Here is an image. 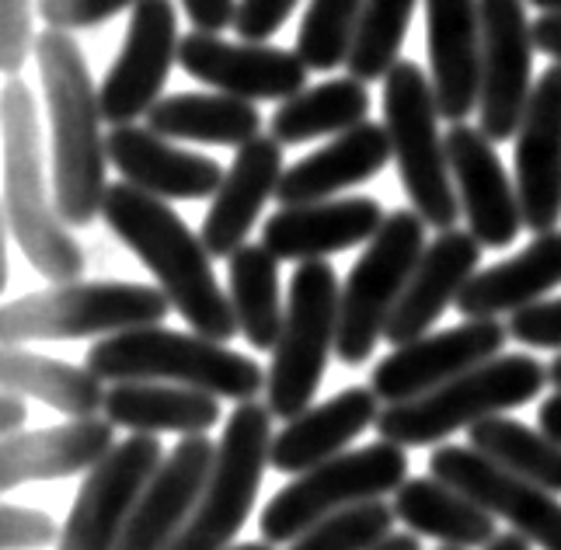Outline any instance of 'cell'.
<instances>
[{
  "label": "cell",
  "mask_w": 561,
  "mask_h": 550,
  "mask_svg": "<svg viewBox=\"0 0 561 550\" xmlns=\"http://www.w3.org/2000/svg\"><path fill=\"white\" fill-rule=\"evenodd\" d=\"M102 220L150 268L161 293L196 335L213 342L241 335L230 293H224L213 275V254L164 199L129 182L108 185Z\"/></svg>",
  "instance_id": "obj_1"
},
{
  "label": "cell",
  "mask_w": 561,
  "mask_h": 550,
  "mask_svg": "<svg viewBox=\"0 0 561 550\" xmlns=\"http://www.w3.org/2000/svg\"><path fill=\"white\" fill-rule=\"evenodd\" d=\"M38 77L53 133V195L67 227H88L102 216L108 182V136H102V98L94 91L84 53L70 32L46 28L35 38Z\"/></svg>",
  "instance_id": "obj_2"
},
{
  "label": "cell",
  "mask_w": 561,
  "mask_h": 550,
  "mask_svg": "<svg viewBox=\"0 0 561 550\" xmlns=\"http://www.w3.org/2000/svg\"><path fill=\"white\" fill-rule=\"evenodd\" d=\"M35 94L14 77L4 84V224L32 268L53 286L81 283L84 251L70 238L43 171Z\"/></svg>",
  "instance_id": "obj_3"
},
{
  "label": "cell",
  "mask_w": 561,
  "mask_h": 550,
  "mask_svg": "<svg viewBox=\"0 0 561 550\" xmlns=\"http://www.w3.org/2000/svg\"><path fill=\"white\" fill-rule=\"evenodd\" d=\"M88 369L99 373L105 383L126 380H153V383H179L220 401H259L268 387V373L244 356L206 335H185L161 324L119 331V335L99 339L88 348Z\"/></svg>",
  "instance_id": "obj_4"
},
{
  "label": "cell",
  "mask_w": 561,
  "mask_h": 550,
  "mask_svg": "<svg viewBox=\"0 0 561 550\" xmlns=\"http://www.w3.org/2000/svg\"><path fill=\"white\" fill-rule=\"evenodd\" d=\"M545 387L548 366H540V359L527 352L495 356L415 401L387 404L377 419V432L380 439L398 446H436L460 428L530 404Z\"/></svg>",
  "instance_id": "obj_5"
},
{
  "label": "cell",
  "mask_w": 561,
  "mask_h": 550,
  "mask_svg": "<svg viewBox=\"0 0 561 550\" xmlns=\"http://www.w3.org/2000/svg\"><path fill=\"white\" fill-rule=\"evenodd\" d=\"M171 300L161 286L144 283H64L43 293L18 297L0 313L4 348L25 342H70L94 335H119L150 328L168 318Z\"/></svg>",
  "instance_id": "obj_6"
},
{
  "label": "cell",
  "mask_w": 561,
  "mask_h": 550,
  "mask_svg": "<svg viewBox=\"0 0 561 550\" xmlns=\"http://www.w3.org/2000/svg\"><path fill=\"white\" fill-rule=\"evenodd\" d=\"M436 123L439 102L433 77L412 60L394 64L383 77V129L391 136L401 185L425 224L450 230L463 209L450 174L447 136H439Z\"/></svg>",
  "instance_id": "obj_7"
},
{
  "label": "cell",
  "mask_w": 561,
  "mask_h": 550,
  "mask_svg": "<svg viewBox=\"0 0 561 550\" xmlns=\"http://www.w3.org/2000/svg\"><path fill=\"white\" fill-rule=\"evenodd\" d=\"M409 481V454L398 443L377 439L363 449H350L335 460L304 470L286 488H279L262 508V540L289 547L321 519L345 508L377 502Z\"/></svg>",
  "instance_id": "obj_8"
},
{
  "label": "cell",
  "mask_w": 561,
  "mask_h": 550,
  "mask_svg": "<svg viewBox=\"0 0 561 550\" xmlns=\"http://www.w3.org/2000/svg\"><path fill=\"white\" fill-rule=\"evenodd\" d=\"M339 303L342 286L335 268L324 259L300 262L289 279L286 321L268 366L265 404L273 408V415L289 422L314 404L339 342Z\"/></svg>",
  "instance_id": "obj_9"
},
{
  "label": "cell",
  "mask_w": 561,
  "mask_h": 550,
  "mask_svg": "<svg viewBox=\"0 0 561 550\" xmlns=\"http://www.w3.org/2000/svg\"><path fill=\"white\" fill-rule=\"evenodd\" d=\"M425 251V220L415 209L387 213L377 238L366 244L339 303V342L335 356L345 366H363L383 339L391 313L401 303L412 272Z\"/></svg>",
  "instance_id": "obj_10"
},
{
  "label": "cell",
  "mask_w": 561,
  "mask_h": 550,
  "mask_svg": "<svg viewBox=\"0 0 561 550\" xmlns=\"http://www.w3.org/2000/svg\"><path fill=\"white\" fill-rule=\"evenodd\" d=\"M273 408L244 401L227 419L196 516L168 550H227L255 508L273 449Z\"/></svg>",
  "instance_id": "obj_11"
},
{
  "label": "cell",
  "mask_w": 561,
  "mask_h": 550,
  "mask_svg": "<svg viewBox=\"0 0 561 550\" xmlns=\"http://www.w3.org/2000/svg\"><path fill=\"white\" fill-rule=\"evenodd\" d=\"M161 460V439L147 432H133L123 443H115L112 454L88 470L56 550H119L133 505Z\"/></svg>",
  "instance_id": "obj_12"
},
{
  "label": "cell",
  "mask_w": 561,
  "mask_h": 550,
  "mask_svg": "<svg viewBox=\"0 0 561 550\" xmlns=\"http://www.w3.org/2000/svg\"><path fill=\"white\" fill-rule=\"evenodd\" d=\"M527 0H481V133L492 144L516 140L527 102L534 94V25Z\"/></svg>",
  "instance_id": "obj_13"
},
{
  "label": "cell",
  "mask_w": 561,
  "mask_h": 550,
  "mask_svg": "<svg viewBox=\"0 0 561 550\" xmlns=\"http://www.w3.org/2000/svg\"><path fill=\"white\" fill-rule=\"evenodd\" d=\"M179 11L171 0H140L133 8L123 49L99 88L102 115L112 126H129L161 102L171 67L179 64Z\"/></svg>",
  "instance_id": "obj_14"
},
{
  "label": "cell",
  "mask_w": 561,
  "mask_h": 550,
  "mask_svg": "<svg viewBox=\"0 0 561 550\" xmlns=\"http://www.w3.org/2000/svg\"><path fill=\"white\" fill-rule=\"evenodd\" d=\"M510 339V328L495 318H474L447 331H433L409 345H398L391 356L374 366L370 387L380 404H404L430 390L457 380L481 363L502 356V345Z\"/></svg>",
  "instance_id": "obj_15"
},
{
  "label": "cell",
  "mask_w": 561,
  "mask_h": 550,
  "mask_svg": "<svg viewBox=\"0 0 561 550\" xmlns=\"http://www.w3.org/2000/svg\"><path fill=\"white\" fill-rule=\"evenodd\" d=\"M430 474L485 505L495 519H506L513 534L540 550H561V502L548 488L510 474L474 446H436Z\"/></svg>",
  "instance_id": "obj_16"
},
{
  "label": "cell",
  "mask_w": 561,
  "mask_h": 550,
  "mask_svg": "<svg viewBox=\"0 0 561 550\" xmlns=\"http://www.w3.org/2000/svg\"><path fill=\"white\" fill-rule=\"evenodd\" d=\"M179 67L199 84L244 98V102H286L307 84V64L297 49L289 53L265 43H227L209 32L182 35Z\"/></svg>",
  "instance_id": "obj_17"
},
{
  "label": "cell",
  "mask_w": 561,
  "mask_h": 550,
  "mask_svg": "<svg viewBox=\"0 0 561 550\" xmlns=\"http://www.w3.org/2000/svg\"><path fill=\"white\" fill-rule=\"evenodd\" d=\"M217 446L209 436H182L140 491L119 550H168L196 516Z\"/></svg>",
  "instance_id": "obj_18"
},
{
  "label": "cell",
  "mask_w": 561,
  "mask_h": 550,
  "mask_svg": "<svg viewBox=\"0 0 561 550\" xmlns=\"http://www.w3.org/2000/svg\"><path fill=\"white\" fill-rule=\"evenodd\" d=\"M447 157L468 230L481 248H510L527 224L519 209V192L502 168L495 144L481 129L454 123L447 133Z\"/></svg>",
  "instance_id": "obj_19"
},
{
  "label": "cell",
  "mask_w": 561,
  "mask_h": 550,
  "mask_svg": "<svg viewBox=\"0 0 561 550\" xmlns=\"http://www.w3.org/2000/svg\"><path fill=\"white\" fill-rule=\"evenodd\" d=\"M516 192L524 224L534 233L558 230L561 220V64L534 84L516 133Z\"/></svg>",
  "instance_id": "obj_20"
},
{
  "label": "cell",
  "mask_w": 561,
  "mask_h": 550,
  "mask_svg": "<svg viewBox=\"0 0 561 550\" xmlns=\"http://www.w3.org/2000/svg\"><path fill=\"white\" fill-rule=\"evenodd\" d=\"M108 161L112 168H119L123 182L158 195L164 203L213 199L227 174L224 164H217L213 157L182 150L179 144L164 140L161 133L144 129L137 123L112 126Z\"/></svg>",
  "instance_id": "obj_21"
},
{
  "label": "cell",
  "mask_w": 561,
  "mask_h": 550,
  "mask_svg": "<svg viewBox=\"0 0 561 550\" xmlns=\"http://www.w3.org/2000/svg\"><path fill=\"white\" fill-rule=\"evenodd\" d=\"M387 213L370 195L283 206L262 224V244L279 262H318L335 251L370 244Z\"/></svg>",
  "instance_id": "obj_22"
},
{
  "label": "cell",
  "mask_w": 561,
  "mask_h": 550,
  "mask_svg": "<svg viewBox=\"0 0 561 550\" xmlns=\"http://www.w3.org/2000/svg\"><path fill=\"white\" fill-rule=\"evenodd\" d=\"M425 46L439 115L463 123L481 94V0H425Z\"/></svg>",
  "instance_id": "obj_23"
},
{
  "label": "cell",
  "mask_w": 561,
  "mask_h": 550,
  "mask_svg": "<svg viewBox=\"0 0 561 550\" xmlns=\"http://www.w3.org/2000/svg\"><path fill=\"white\" fill-rule=\"evenodd\" d=\"M283 171V144L276 136H255V140L238 147L234 164L227 168L224 185L213 195L199 233L213 259H230L244 248L265 203L276 199Z\"/></svg>",
  "instance_id": "obj_24"
},
{
  "label": "cell",
  "mask_w": 561,
  "mask_h": 550,
  "mask_svg": "<svg viewBox=\"0 0 561 550\" xmlns=\"http://www.w3.org/2000/svg\"><path fill=\"white\" fill-rule=\"evenodd\" d=\"M478 262H481V241L471 230H457V227L439 230L436 241L425 244L409 286L401 293V303L391 313V324H387L383 339L398 348L430 335L439 313L450 303H457L460 289L471 283Z\"/></svg>",
  "instance_id": "obj_25"
},
{
  "label": "cell",
  "mask_w": 561,
  "mask_h": 550,
  "mask_svg": "<svg viewBox=\"0 0 561 550\" xmlns=\"http://www.w3.org/2000/svg\"><path fill=\"white\" fill-rule=\"evenodd\" d=\"M380 411L383 408L374 387H345L342 394L311 404L297 419H289L283 432H276L273 449H268V467L297 478L324 460L350 454V446L363 432L377 425Z\"/></svg>",
  "instance_id": "obj_26"
},
{
  "label": "cell",
  "mask_w": 561,
  "mask_h": 550,
  "mask_svg": "<svg viewBox=\"0 0 561 550\" xmlns=\"http://www.w3.org/2000/svg\"><path fill=\"white\" fill-rule=\"evenodd\" d=\"M115 449L108 419H70L67 425L18 432L0 443V488L14 491L32 481H56L99 467Z\"/></svg>",
  "instance_id": "obj_27"
},
{
  "label": "cell",
  "mask_w": 561,
  "mask_h": 550,
  "mask_svg": "<svg viewBox=\"0 0 561 550\" xmlns=\"http://www.w3.org/2000/svg\"><path fill=\"white\" fill-rule=\"evenodd\" d=\"M394 157L391 136L380 123H359L356 129L342 133L328 147L307 153L304 161L289 164L283 171V182L276 188V199L283 206H304V203H324L335 192L363 185L377 179Z\"/></svg>",
  "instance_id": "obj_28"
},
{
  "label": "cell",
  "mask_w": 561,
  "mask_h": 550,
  "mask_svg": "<svg viewBox=\"0 0 561 550\" xmlns=\"http://www.w3.org/2000/svg\"><path fill=\"white\" fill-rule=\"evenodd\" d=\"M558 286H561V230H548L537 233L513 259L474 272L471 283L460 289L457 310L468 321L499 318V313H516L537 300H545Z\"/></svg>",
  "instance_id": "obj_29"
},
{
  "label": "cell",
  "mask_w": 561,
  "mask_h": 550,
  "mask_svg": "<svg viewBox=\"0 0 561 550\" xmlns=\"http://www.w3.org/2000/svg\"><path fill=\"white\" fill-rule=\"evenodd\" d=\"M105 419L126 432H175V436H206L220 422V398L179 383L126 380L112 383L105 394Z\"/></svg>",
  "instance_id": "obj_30"
},
{
  "label": "cell",
  "mask_w": 561,
  "mask_h": 550,
  "mask_svg": "<svg viewBox=\"0 0 561 550\" xmlns=\"http://www.w3.org/2000/svg\"><path fill=\"white\" fill-rule=\"evenodd\" d=\"M398 519L419 537H433L443 547H481L485 550L495 537V516L485 505H478L471 495L450 488L433 474L409 478L394 491Z\"/></svg>",
  "instance_id": "obj_31"
},
{
  "label": "cell",
  "mask_w": 561,
  "mask_h": 550,
  "mask_svg": "<svg viewBox=\"0 0 561 550\" xmlns=\"http://www.w3.org/2000/svg\"><path fill=\"white\" fill-rule=\"evenodd\" d=\"M147 129L164 140L244 147L262 136V112L234 94H168L147 112Z\"/></svg>",
  "instance_id": "obj_32"
},
{
  "label": "cell",
  "mask_w": 561,
  "mask_h": 550,
  "mask_svg": "<svg viewBox=\"0 0 561 550\" xmlns=\"http://www.w3.org/2000/svg\"><path fill=\"white\" fill-rule=\"evenodd\" d=\"M0 380H4V390L43 401L67 419H94L99 411H105L108 390L99 373H91L88 366L38 356V352H28L22 345L4 348Z\"/></svg>",
  "instance_id": "obj_33"
},
{
  "label": "cell",
  "mask_w": 561,
  "mask_h": 550,
  "mask_svg": "<svg viewBox=\"0 0 561 550\" xmlns=\"http://www.w3.org/2000/svg\"><path fill=\"white\" fill-rule=\"evenodd\" d=\"M227 293L251 348L273 352L286 321L279 297V259L265 244H244L227 259Z\"/></svg>",
  "instance_id": "obj_34"
},
{
  "label": "cell",
  "mask_w": 561,
  "mask_h": 550,
  "mask_svg": "<svg viewBox=\"0 0 561 550\" xmlns=\"http://www.w3.org/2000/svg\"><path fill=\"white\" fill-rule=\"evenodd\" d=\"M366 112H370L366 84L356 77H339L279 102L268 119V136H276L283 147L318 140V136H342L366 123Z\"/></svg>",
  "instance_id": "obj_35"
},
{
  "label": "cell",
  "mask_w": 561,
  "mask_h": 550,
  "mask_svg": "<svg viewBox=\"0 0 561 550\" xmlns=\"http://www.w3.org/2000/svg\"><path fill=\"white\" fill-rule=\"evenodd\" d=\"M468 443L510 474L548 488L551 495L561 491V443L548 432H537L510 415H492L468 428Z\"/></svg>",
  "instance_id": "obj_36"
},
{
  "label": "cell",
  "mask_w": 561,
  "mask_h": 550,
  "mask_svg": "<svg viewBox=\"0 0 561 550\" xmlns=\"http://www.w3.org/2000/svg\"><path fill=\"white\" fill-rule=\"evenodd\" d=\"M412 14H415V0H366L353 53L345 60L350 77H356L363 84L383 81L391 67L401 64L398 56L404 35H409Z\"/></svg>",
  "instance_id": "obj_37"
},
{
  "label": "cell",
  "mask_w": 561,
  "mask_h": 550,
  "mask_svg": "<svg viewBox=\"0 0 561 550\" xmlns=\"http://www.w3.org/2000/svg\"><path fill=\"white\" fill-rule=\"evenodd\" d=\"M363 4L366 0H311L297 32V56L307 70H335L350 60Z\"/></svg>",
  "instance_id": "obj_38"
},
{
  "label": "cell",
  "mask_w": 561,
  "mask_h": 550,
  "mask_svg": "<svg viewBox=\"0 0 561 550\" xmlns=\"http://www.w3.org/2000/svg\"><path fill=\"white\" fill-rule=\"evenodd\" d=\"M398 513L383 499L363 502L321 519L307 534H300L286 550H374L383 537L394 534Z\"/></svg>",
  "instance_id": "obj_39"
},
{
  "label": "cell",
  "mask_w": 561,
  "mask_h": 550,
  "mask_svg": "<svg viewBox=\"0 0 561 550\" xmlns=\"http://www.w3.org/2000/svg\"><path fill=\"white\" fill-rule=\"evenodd\" d=\"M60 529L49 513H38L28 505L0 508V550H43L60 543Z\"/></svg>",
  "instance_id": "obj_40"
},
{
  "label": "cell",
  "mask_w": 561,
  "mask_h": 550,
  "mask_svg": "<svg viewBox=\"0 0 561 550\" xmlns=\"http://www.w3.org/2000/svg\"><path fill=\"white\" fill-rule=\"evenodd\" d=\"M35 53L32 0H0V67L14 77Z\"/></svg>",
  "instance_id": "obj_41"
},
{
  "label": "cell",
  "mask_w": 561,
  "mask_h": 550,
  "mask_svg": "<svg viewBox=\"0 0 561 550\" xmlns=\"http://www.w3.org/2000/svg\"><path fill=\"white\" fill-rule=\"evenodd\" d=\"M140 0H38V14L49 28L81 32L108 22L126 8H137Z\"/></svg>",
  "instance_id": "obj_42"
},
{
  "label": "cell",
  "mask_w": 561,
  "mask_h": 550,
  "mask_svg": "<svg viewBox=\"0 0 561 550\" xmlns=\"http://www.w3.org/2000/svg\"><path fill=\"white\" fill-rule=\"evenodd\" d=\"M510 339L530 348H558L561 352V297L537 300L510 318Z\"/></svg>",
  "instance_id": "obj_43"
},
{
  "label": "cell",
  "mask_w": 561,
  "mask_h": 550,
  "mask_svg": "<svg viewBox=\"0 0 561 550\" xmlns=\"http://www.w3.org/2000/svg\"><path fill=\"white\" fill-rule=\"evenodd\" d=\"M297 8V0H238L234 32L241 43H265L268 35H276L289 11Z\"/></svg>",
  "instance_id": "obj_44"
},
{
  "label": "cell",
  "mask_w": 561,
  "mask_h": 550,
  "mask_svg": "<svg viewBox=\"0 0 561 550\" xmlns=\"http://www.w3.org/2000/svg\"><path fill=\"white\" fill-rule=\"evenodd\" d=\"M188 22L196 32L220 35L224 28L234 25L238 18V0H182Z\"/></svg>",
  "instance_id": "obj_45"
},
{
  "label": "cell",
  "mask_w": 561,
  "mask_h": 550,
  "mask_svg": "<svg viewBox=\"0 0 561 550\" xmlns=\"http://www.w3.org/2000/svg\"><path fill=\"white\" fill-rule=\"evenodd\" d=\"M534 46L561 64V14H540L534 22Z\"/></svg>",
  "instance_id": "obj_46"
},
{
  "label": "cell",
  "mask_w": 561,
  "mask_h": 550,
  "mask_svg": "<svg viewBox=\"0 0 561 550\" xmlns=\"http://www.w3.org/2000/svg\"><path fill=\"white\" fill-rule=\"evenodd\" d=\"M25 422H28L25 398L14 394V390H4V401H0V432L4 436H18V432H25Z\"/></svg>",
  "instance_id": "obj_47"
},
{
  "label": "cell",
  "mask_w": 561,
  "mask_h": 550,
  "mask_svg": "<svg viewBox=\"0 0 561 550\" xmlns=\"http://www.w3.org/2000/svg\"><path fill=\"white\" fill-rule=\"evenodd\" d=\"M537 422H540V432H548L554 443H561V390L537 408Z\"/></svg>",
  "instance_id": "obj_48"
},
{
  "label": "cell",
  "mask_w": 561,
  "mask_h": 550,
  "mask_svg": "<svg viewBox=\"0 0 561 550\" xmlns=\"http://www.w3.org/2000/svg\"><path fill=\"white\" fill-rule=\"evenodd\" d=\"M374 550H422V543H419V534H391V537H383Z\"/></svg>",
  "instance_id": "obj_49"
},
{
  "label": "cell",
  "mask_w": 561,
  "mask_h": 550,
  "mask_svg": "<svg viewBox=\"0 0 561 550\" xmlns=\"http://www.w3.org/2000/svg\"><path fill=\"white\" fill-rule=\"evenodd\" d=\"M485 550H534V543H530L527 537H519V534H513V529H510V534H499Z\"/></svg>",
  "instance_id": "obj_50"
},
{
  "label": "cell",
  "mask_w": 561,
  "mask_h": 550,
  "mask_svg": "<svg viewBox=\"0 0 561 550\" xmlns=\"http://www.w3.org/2000/svg\"><path fill=\"white\" fill-rule=\"evenodd\" d=\"M548 383L561 390V352H558V356L548 363Z\"/></svg>",
  "instance_id": "obj_51"
},
{
  "label": "cell",
  "mask_w": 561,
  "mask_h": 550,
  "mask_svg": "<svg viewBox=\"0 0 561 550\" xmlns=\"http://www.w3.org/2000/svg\"><path fill=\"white\" fill-rule=\"evenodd\" d=\"M530 4L545 14H561V0H530Z\"/></svg>",
  "instance_id": "obj_52"
},
{
  "label": "cell",
  "mask_w": 561,
  "mask_h": 550,
  "mask_svg": "<svg viewBox=\"0 0 561 550\" xmlns=\"http://www.w3.org/2000/svg\"><path fill=\"white\" fill-rule=\"evenodd\" d=\"M227 550H276L268 540H259V543H234V547H227Z\"/></svg>",
  "instance_id": "obj_53"
},
{
  "label": "cell",
  "mask_w": 561,
  "mask_h": 550,
  "mask_svg": "<svg viewBox=\"0 0 561 550\" xmlns=\"http://www.w3.org/2000/svg\"><path fill=\"white\" fill-rule=\"evenodd\" d=\"M439 550H463V547H439Z\"/></svg>",
  "instance_id": "obj_54"
}]
</instances>
